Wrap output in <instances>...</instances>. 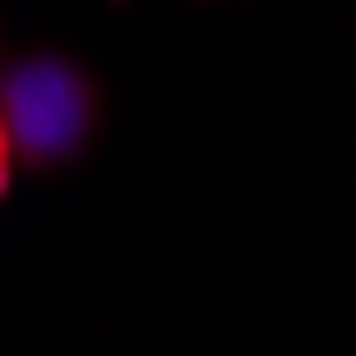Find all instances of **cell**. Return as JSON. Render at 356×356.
<instances>
[{"instance_id": "1", "label": "cell", "mask_w": 356, "mask_h": 356, "mask_svg": "<svg viewBox=\"0 0 356 356\" xmlns=\"http://www.w3.org/2000/svg\"><path fill=\"white\" fill-rule=\"evenodd\" d=\"M13 185V134H7V115H0V197Z\"/></svg>"}]
</instances>
